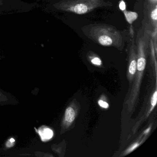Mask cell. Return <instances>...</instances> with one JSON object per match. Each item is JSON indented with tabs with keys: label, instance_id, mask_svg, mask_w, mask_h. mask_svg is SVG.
<instances>
[{
	"label": "cell",
	"instance_id": "6da1fadb",
	"mask_svg": "<svg viewBox=\"0 0 157 157\" xmlns=\"http://www.w3.org/2000/svg\"><path fill=\"white\" fill-rule=\"evenodd\" d=\"M83 34L96 44L112 47L122 51L129 33L119 31L113 25L105 24H91L82 28Z\"/></svg>",
	"mask_w": 157,
	"mask_h": 157
},
{
	"label": "cell",
	"instance_id": "7a4b0ae2",
	"mask_svg": "<svg viewBox=\"0 0 157 157\" xmlns=\"http://www.w3.org/2000/svg\"><path fill=\"white\" fill-rule=\"evenodd\" d=\"M113 4L104 0H61L55 3L54 7L58 10L84 14L101 7H110Z\"/></svg>",
	"mask_w": 157,
	"mask_h": 157
},
{
	"label": "cell",
	"instance_id": "3957f363",
	"mask_svg": "<svg viewBox=\"0 0 157 157\" xmlns=\"http://www.w3.org/2000/svg\"><path fill=\"white\" fill-rule=\"evenodd\" d=\"M129 31L128 46L127 47V78L130 87L134 81L136 71L137 56L134 33L132 26L130 27Z\"/></svg>",
	"mask_w": 157,
	"mask_h": 157
},
{
	"label": "cell",
	"instance_id": "277c9868",
	"mask_svg": "<svg viewBox=\"0 0 157 157\" xmlns=\"http://www.w3.org/2000/svg\"><path fill=\"white\" fill-rule=\"evenodd\" d=\"M81 105L79 102L74 99L65 110L62 120V131L66 132L72 127L80 111Z\"/></svg>",
	"mask_w": 157,
	"mask_h": 157
},
{
	"label": "cell",
	"instance_id": "5b68a950",
	"mask_svg": "<svg viewBox=\"0 0 157 157\" xmlns=\"http://www.w3.org/2000/svg\"><path fill=\"white\" fill-rule=\"evenodd\" d=\"M157 87L155 88V91L153 92L152 96L150 99V102L149 105L147 107L145 113L143 114V115L141 116V117L139 119L138 121L135 124L134 126L133 127V128L132 129V132L133 134H135L137 131L138 128H139L140 126L141 125V124L145 121L147 120V117H148L149 116L151 112L153 111V109L155 108L156 106V104H157Z\"/></svg>",
	"mask_w": 157,
	"mask_h": 157
},
{
	"label": "cell",
	"instance_id": "8992f818",
	"mask_svg": "<svg viewBox=\"0 0 157 157\" xmlns=\"http://www.w3.org/2000/svg\"><path fill=\"white\" fill-rule=\"evenodd\" d=\"M88 60L94 66L101 67L102 65V61L97 55L93 52H89L87 55Z\"/></svg>",
	"mask_w": 157,
	"mask_h": 157
},
{
	"label": "cell",
	"instance_id": "52a82bcc",
	"mask_svg": "<svg viewBox=\"0 0 157 157\" xmlns=\"http://www.w3.org/2000/svg\"><path fill=\"white\" fill-rule=\"evenodd\" d=\"M39 134L43 141H46L50 140L53 136V131L48 128L40 129L39 130Z\"/></svg>",
	"mask_w": 157,
	"mask_h": 157
},
{
	"label": "cell",
	"instance_id": "ba28073f",
	"mask_svg": "<svg viewBox=\"0 0 157 157\" xmlns=\"http://www.w3.org/2000/svg\"><path fill=\"white\" fill-rule=\"evenodd\" d=\"M127 21L128 23L132 24L134 21L136 20L138 17V14L133 12L127 11L126 10L123 11Z\"/></svg>",
	"mask_w": 157,
	"mask_h": 157
},
{
	"label": "cell",
	"instance_id": "9c48e42d",
	"mask_svg": "<svg viewBox=\"0 0 157 157\" xmlns=\"http://www.w3.org/2000/svg\"><path fill=\"white\" fill-rule=\"evenodd\" d=\"M146 138H147V137H146L144 138V139H142V140H139L136 142L133 143L131 146H130V147H129L126 150L124 151V153H122V155L121 156H125V155H127V154H129V153L133 151L134 150L136 149L137 147H138L140 144H142L143 141L146 139Z\"/></svg>",
	"mask_w": 157,
	"mask_h": 157
},
{
	"label": "cell",
	"instance_id": "30bf717a",
	"mask_svg": "<svg viewBox=\"0 0 157 157\" xmlns=\"http://www.w3.org/2000/svg\"><path fill=\"white\" fill-rule=\"evenodd\" d=\"M157 6L155 5L153 7V9L150 13V19L151 20L152 26L153 29H157Z\"/></svg>",
	"mask_w": 157,
	"mask_h": 157
},
{
	"label": "cell",
	"instance_id": "8fae6325",
	"mask_svg": "<svg viewBox=\"0 0 157 157\" xmlns=\"http://www.w3.org/2000/svg\"><path fill=\"white\" fill-rule=\"evenodd\" d=\"M98 104L99 106L103 109H108L109 107V104L106 101L104 100L103 96H101L98 101Z\"/></svg>",
	"mask_w": 157,
	"mask_h": 157
},
{
	"label": "cell",
	"instance_id": "7c38bea8",
	"mask_svg": "<svg viewBox=\"0 0 157 157\" xmlns=\"http://www.w3.org/2000/svg\"><path fill=\"white\" fill-rule=\"evenodd\" d=\"M119 8H120V10L123 12L126 10L125 3L123 0H122L119 3Z\"/></svg>",
	"mask_w": 157,
	"mask_h": 157
},
{
	"label": "cell",
	"instance_id": "4fadbf2b",
	"mask_svg": "<svg viewBox=\"0 0 157 157\" xmlns=\"http://www.w3.org/2000/svg\"><path fill=\"white\" fill-rule=\"evenodd\" d=\"M148 1L152 7L157 5V0H148Z\"/></svg>",
	"mask_w": 157,
	"mask_h": 157
},
{
	"label": "cell",
	"instance_id": "5bb4252c",
	"mask_svg": "<svg viewBox=\"0 0 157 157\" xmlns=\"http://www.w3.org/2000/svg\"><path fill=\"white\" fill-rule=\"evenodd\" d=\"M7 0H0V9L2 7V6H4V2L6 1Z\"/></svg>",
	"mask_w": 157,
	"mask_h": 157
},
{
	"label": "cell",
	"instance_id": "9a60e30c",
	"mask_svg": "<svg viewBox=\"0 0 157 157\" xmlns=\"http://www.w3.org/2000/svg\"><path fill=\"white\" fill-rule=\"evenodd\" d=\"M10 141L11 142H12V143H13V142L15 141V140H14L13 138H11L10 140Z\"/></svg>",
	"mask_w": 157,
	"mask_h": 157
}]
</instances>
